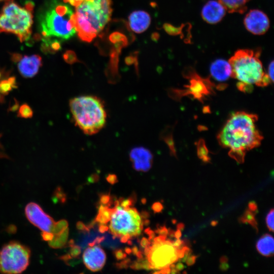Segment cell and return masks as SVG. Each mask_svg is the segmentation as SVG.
I'll return each mask as SVG.
<instances>
[{
    "label": "cell",
    "mask_w": 274,
    "mask_h": 274,
    "mask_svg": "<svg viewBox=\"0 0 274 274\" xmlns=\"http://www.w3.org/2000/svg\"><path fill=\"white\" fill-rule=\"evenodd\" d=\"M12 59L17 63L18 71L24 78H32L35 76L42 65V58L36 54L22 56L20 54H14Z\"/></svg>",
    "instance_id": "12"
},
{
    "label": "cell",
    "mask_w": 274,
    "mask_h": 274,
    "mask_svg": "<svg viewBox=\"0 0 274 274\" xmlns=\"http://www.w3.org/2000/svg\"><path fill=\"white\" fill-rule=\"evenodd\" d=\"M248 209L256 214L258 211V207L255 201H250L248 204Z\"/></svg>",
    "instance_id": "30"
},
{
    "label": "cell",
    "mask_w": 274,
    "mask_h": 274,
    "mask_svg": "<svg viewBox=\"0 0 274 274\" xmlns=\"http://www.w3.org/2000/svg\"><path fill=\"white\" fill-rule=\"evenodd\" d=\"M151 232L152 241L149 242L146 239L145 243L148 268L159 270L161 273H169L170 265L179 259L180 249L173 245V240L167 238V235L160 234L153 238L154 233Z\"/></svg>",
    "instance_id": "8"
},
{
    "label": "cell",
    "mask_w": 274,
    "mask_h": 274,
    "mask_svg": "<svg viewBox=\"0 0 274 274\" xmlns=\"http://www.w3.org/2000/svg\"><path fill=\"white\" fill-rule=\"evenodd\" d=\"M83 260L89 270L97 271L104 267L106 261V255L99 246L94 244L89 246L84 250Z\"/></svg>",
    "instance_id": "13"
},
{
    "label": "cell",
    "mask_w": 274,
    "mask_h": 274,
    "mask_svg": "<svg viewBox=\"0 0 274 274\" xmlns=\"http://www.w3.org/2000/svg\"><path fill=\"white\" fill-rule=\"evenodd\" d=\"M175 267L178 271L183 270L185 268L184 265L182 262H178Z\"/></svg>",
    "instance_id": "33"
},
{
    "label": "cell",
    "mask_w": 274,
    "mask_h": 274,
    "mask_svg": "<svg viewBox=\"0 0 274 274\" xmlns=\"http://www.w3.org/2000/svg\"><path fill=\"white\" fill-rule=\"evenodd\" d=\"M154 206L155 207L154 210L156 212H160L163 209L162 206L159 202L156 203Z\"/></svg>",
    "instance_id": "34"
},
{
    "label": "cell",
    "mask_w": 274,
    "mask_h": 274,
    "mask_svg": "<svg viewBox=\"0 0 274 274\" xmlns=\"http://www.w3.org/2000/svg\"><path fill=\"white\" fill-rule=\"evenodd\" d=\"M151 23L150 15L144 11H135L132 12L128 17V24L134 32L140 33L145 31Z\"/></svg>",
    "instance_id": "16"
},
{
    "label": "cell",
    "mask_w": 274,
    "mask_h": 274,
    "mask_svg": "<svg viewBox=\"0 0 274 274\" xmlns=\"http://www.w3.org/2000/svg\"><path fill=\"white\" fill-rule=\"evenodd\" d=\"M210 73L214 79L224 81L231 77V67L228 61L219 59L214 61L210 66Z\"/></svg>",
    "instance_id": "17"
},
{
    "label": "cell",
    "mask_w": 274,
    "mask_h": 274,
    "mask_svg": "<svg viewBox=\"0 0 274 274\" xmlns=\"http://www.w3.org/2000/svg\"><path fill=\"white\" fill-rule=\"evenodd\" d=\"M201 148H198V156L205 162H209L210 161V158L208 156V151L204 146L201 145Z\"/></svg>",
    "instance_id": "25"
},
{
    "label": "cell",
    "mask_w": 274,
    "mask_h": 274,
    "mask_svg": "<svg viewBox=\"0 0 274 274\" xmlns=\"http://www.w3.org/2000/svg\"><path fill=\"white\" fill-rule=\"evenodd\" d=\"M19 108V104L18 101L14 99V103L12 104L11 106L9 107V110L10 111H16Z\"/></svg>",
    "instance_id": "32"
},
{
    "label": "cell",
    "mask_w": 274,
    "mask_h": 274,
    "mask_svg": "<svg viewBox=\"0 0 274 274\" xmlns=\"http://www.w3.org/2000/svg\"><path fill=\"white\" fill-rule=\"evenodd\" d=\"M254 212L247 209L242 216L239 218L238 221L242 223H249L256 230V232H258V224Z\"/></svg>",
    "instance_id": "21"
},
{
    "label": "cell",
    "mask_w": 274,
    "mask_h": 274,
    "mask_svg": "<svg viewBox=\"0 0 274 274\" xmlns=\"http://www.w3.org/2000/svg\"><path fill=\"white\" fill-rule=\"evenodd\" d=\"M37 19L39 31L46 39L67 40L76 33L74 13L64 2L46 0Z\"/></svg>",
    "instance_id": "2"
},
{
    "label": "cell",
    "mask_w": 274,
    "mask_h": 274,
    "mask_svg": "<svg viewBox=\"0 0 274 274\" xmlns=\"http://www.w3.org/2000/svg\"><path fill=\"white\" fill-rule=\"evenodd\" d=\"M273 209H271L267 214L266 217V223L268 229L273 231Z\"/></svg>",
    "instance_id": "24"
},
{
    "label": "cell",
    "mask_w": 274,
    "mask_h": 274,
    "mask_svg": "<svg viewBox=\"0 0 274 274\" xmlns=\"http://www.w3.org/2000/svg\"><path fill=\"white\" fill-rule=\"evenodd\" d=\"M258 252L263 256L270 257L273 255L274 241L273 237L269 234L263 235L256 243Z\"/></svg>",
    "instance_id": "18"
},
{
    "label": "cell",
    "mask_w": 274,
    "mask_h": 274,
    "mask_svg": "<svg viewBox=\"0 0 274 274\" xmlns=\"http://www.w3.org/2000/svg\"><path fill=\"white\" fill-rule=\"evenodd\" d=\"M228 258L227 257L223 256H222L220 259V264L219 266V268L222 271H226L227 270L229 267V265L228 263Z\"/></svg>",
    "instance_id": "27"
},
{
    "label": "cell",
    "mask_w": 274,
    "mask_h": 274,
    "mask_svg": "<svg viewBox=\"0 0 274 274\" xmlns=\"http://www.w3.org/2000/svg\"><path fill=\"white\" fill-rule=\"evenodd\" d=\"M25 212L28 220L44 233L51 234L54 230V221L38 204L29 203L26 206Z\"/></svg>",
    "instance_id": "10"
},
{
    "label": "cell",
    "mask_w": 274,
    "mask_h": 274,
    "mask_svg": "<svg viewBox=\"0 0 274 274\" xmlns=\"http://www.w3.org/2000/svg\"><path fill=\"white\" fill-rule=\"evenodd\" d=\"M261 50L240 49L230 57L231 77L237 80L238 88L250 91L252 85L265 87L272 83L259 59Z\"/></svg>",
    "instance_id": "3"
},
{
    "label": "cell",
    "mask_w": 274,
    "mask_h": 274,
    "mask_svg": "<svg viewBox=\"0 0 274 274\" xmlns=\"http://www.w3.org/2000/svg\"><path fill=\"white\" fill-rule=\"evenodd\" d=\"M244 23L247 30L256 35L264 34L269 28L268 17L257 9L251 10L246 14Z\"/></svg>",
    "instance_id": "11"
},
{
    "label": "cell",
    "mask_w": 274,
    "mask_h": 274,
    "mask_svg": "<svg viewBox=\"0 0 274 274\" xmlns=\"http://www.w3.org/2000/svg\"><path fill=\"white\" fill-rule=\"evenodd\" d=\"M33 116V111L27 104H23L19 108L17 116L23 118H30Z\"/></svg>",
    "instance_id": "22"
},
{
    "label": "cell",
    "mask_w": 274,
    "mask_h": 274,
    "mask_svg": "<svg viewBox=\"0 0 274 274\" xmlns=\"http://www.w3.org/2000/svg\"><path fill=\"white\" fill-rule=\"evenodd\" d=\"M14 88L9 79L0 81V95H6Z\"/></svg>",
    "instance_id": "23"
},
{
    "label": "cell",
    "mask_w": 274,
    "mask_h": 274,
    "mask_svg": "<svg viewBox=\"0 0 274 274\" xmlns=\"http://www.w3.org/2000/svg\"><path fill=\"white\" fill-rule=\"evenodd\" d=\"M181 230L177 229V230L174 232V237L176 238H180L181 237Z\"/></svg>",
    "instance_id": "35"
},
{
    "label": "cell",
    "mask_w": 274,
    "mask_h": 274,
    "mask_svg": "<svg viewBox=\"0 0 274 274\" xmlns=\"http://www.w3.org/2000/svg\"><path fill=\"white\" fill-rule=\"evenodd\" d=\"M111 0H85L76 7L74 20L79 37L91 42L109 22L112 12Z\"/></svg>",
    "instance_id": "4"
},
{
    "label": "cell",
    "mask_w": 274,
    "mask_h": 274,
    "mask_svg": "<svg viewBox=\"0 0 274 274\" xmlns=\"http://www.w3.org/2000/svg\"><path fill=\"white\" fill-rule=\"evenodd\" d=\"M84 1L85 0H63V2L65 3H69L73 6L76 7Z\"/></svg>",
    "instance_id": "31"
},
{
    "label": "cell",
    "mask_w": 274,
    "mask_h": 274,
    "mask_svg": "<svg viewBox=\"0 0 274 274\" xmlns=\"http://www.w3.org/2000/svg\"><path fill=\"white\" fill-rule=\"evenodd\" d=\"M30 256L27 247L17 242L7 244L0 250V272L21 273L28 266Z\"/></svg>",
    "instance_id": "9"
},
{
    "label": "cell",
    "mask_w": 274,
    "mask_h": 274,
    "mask_svg": "<svg viewBox=\"0 0 274 274\" xmlns=\"http://www.w3.org/2000/svg\"><path fill=\"white\" fill-rule=\"evenodd\" d=\"M256 115L243 111L233 113L217 135L219 144L229 149V155L237 162H244L246 153L258 147L263 136L256 126Z\"/></svg>",
    "instance_id": "1"
},
{
    "label": "cell",
    "mask_w": 274,
    "mask_h": 274,
    "mask_svg": "<svg viewBox=\"0 0 274 274\" xmlns=\"http://www.w3.org/2000/svg\"><path fill=\"white\" fill-rule=\"evenodd\" d=\"M273 61H272L269 64L267 74L272 82L273 81Z\"/></svg>",
    "instance_id": "28"
},
{
    "label": "cell",
    "mask_w": 274,
    "mask_h": 274,
    "mask_svg": "<svg viewBox=\"0 0 274 274\" xmlns=\"http://www.w3.org/2000/svg\"><path fill=\"white\" fill-rule=\"evenodd\" d=\"M197 256L196 255H189L186 260V263L188 266H191L193 265L197 259Z\"/></svg>",
    "instance_id": "29"
},
{
    "label": "cell",
    "mask_w": 274,
    "mask_h": 274,
    "mask_svg": "<svg viewBox=\"0 0 274 274\" xmlns=\"http://www.w3.org/2000/svg\"><path fill=\"white\" fill-rule=\"evenodd\" d=\"M5 1L7 2V1H11V0H0V1Z\"/></svg>",
    "instance_id": "38"
},
{
    "label": "cell",
    "mask_w": 274,
    "mask_h": 274,
    "mask_svg": "<svg viewBox=\"0 0 274 274\" xmlns=\"http://www.w3.org/2000/svg\"><path fill=\"white\" fill-rule=\"evenodd\" d=\"M69 106L76 125L85 134H95L106 124L107 114L99 97L90 95L75 97L70 100Z\"/></svg>",
    "instance_id": "5"
},
{
    "label": "cell",
    "mask_w": 274,
    "mask_h": 274,
    "mask_svg": "<svg viewBox=\"0 0 274 274\" xmlns=\"http://www.w3.org/2000/svg\"><path fill=\"white\" fill-rule=\"evenodd\" d=\"M131 203L129 199L116 201L115 206L110 208V217L104 225L107 230L122 242L139 236L143 229L142 217L136 208L130 207Z\"/></svg>",
    "instance_id": "6"
},
{
    "label": "cell",
    "mask_w": 274,
    "mask_h": 274,
    "mask_svg": "<svg viewBox=\"0 0 274 274\" xmlns=\"http://www.w3.org/2000/svg\"><path fill=\"white\" fill-rule=\"evenodd\" d=\"M229 13H244L247 9V4L250 0H218Z\"/></svg>",
    "instance_id": "19"
},
{
    "label": "cell",
    "mask_w": 274,
    "mask_h": 274,
    "mask_svg": "<svg viewBox=\"0 0 274 274\" xmlns=\"http://www.w3.org/2000/svg\"><path fill=\"white\" fill-rule=\"evenodd\" d=\"M217 224V222L216 221H213L212 222H211V225L212 226H215Z\"/></svg>",
    "instance_id": "37"
},
{
    "label": "cell",
    "mask_w": 274,
    "mask_h": 274,
    "mask_svg": "<svg viewBox=\"0 0 274 274\" xmlns=\"http://www.w3.org/2000/svg\"><path fill=\"white\" fill-rule=\"evenodd\" d=\"M14 1L6 2L0 12V33H12L23 42L31 35L34 4L27 2L21 6Z\"/></svg>",
    "instance_id": "7"
},
{
    "label": "cell",
    "mask_w": 274,
    "mask_h": 274,
    "mask_svg": "<svg viewBox=\"0 0 274 274\" xmlns=\"http://www.w3.org/2000/svg\"><path fill=\"white\" fill-rule=\"evenodd\" d=\"M129 157L132 167L137 171L146 172L152 167V154L145 148L139 147L132 149Z\"/></svg>",
    "instance_id": "14"
},
{
    "label": "cell",
    "mask_w": 274,
    "mask_h": 274,
    "mask_svg": "<svg viewBox=\"0 0 274 274\" xmlns=\"http://www.w3.org/2000/svg\"><path fill=\"white\" fill-rule=\"evenodd\" d=\"M226 10L219 1H208L201 10V17L207 23L216 24L219 22L224 17Z\"/></svg>",
    "instance_id": "15"
},
{
    "label": "cell",
    "mask_w": 274,
    "mask_h": 274,
    "mask_svg": "<svg viewBox=\"0 0 274 274\" xmlns=\"http://www.w3.org/2000/svg\"><path fill=\"white\" fill-rule=\"evenodd\" d=\"M108 39L110 43L114 46L113 50L120 52L122 48L125 47L128 44L127 36L123 33L121 30L113 31L108 36Z\"/></svg>",
    "instance_id": "20"
},
{
    "label": "cell",
    "mask_w": 274,
    "mask_h": 274,
    "mask_svg": "<svg viewBox=\"0 0 274 274\" xmlns=\"http://www.w3.org/2000/svg\"><path fill=\"white\" fill-rule=\"evenodd\" d=\"M64 58L66 62L71 64L79 61L75 53L71 51H67L64 54Z\"/></svg>",
    "instance_id": "26"
},
{
    "label": "cell",
    "mask_w": 274,
    "mask_h": 274,
    "mask_svg": "<svg viewBox=\"0 0 274 274\" xmlns=\"http://www.w3.org/2000/svg\"><path fill=\"white\" fill-rule=\"evenodd\" d=\"M185 225L184 224L180 223L177 225V229L182 230L184 228Z\"/></svg>",
    "instance_id": "36"
}]
</instances>
